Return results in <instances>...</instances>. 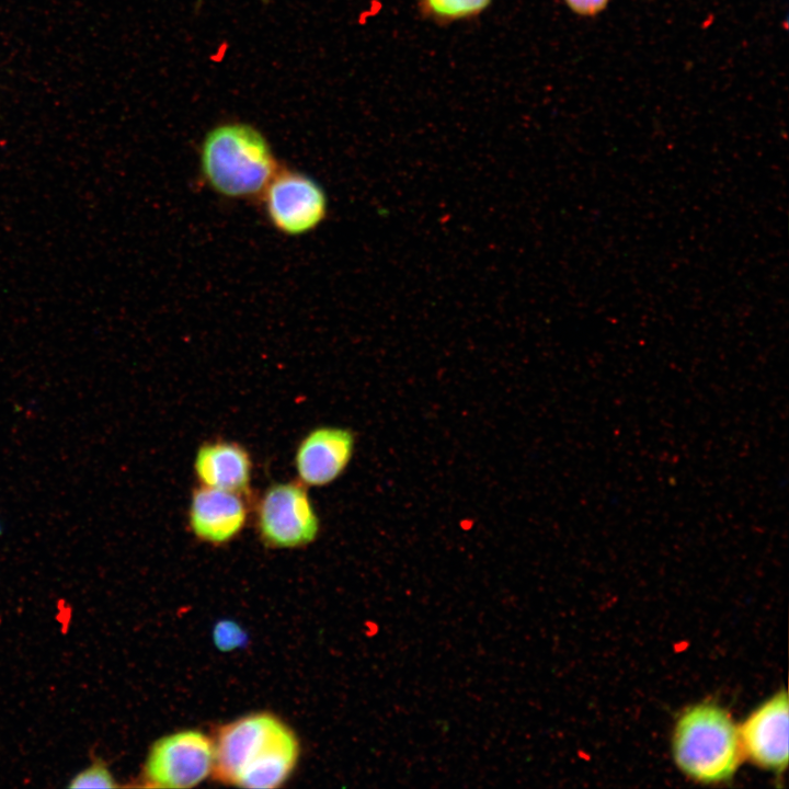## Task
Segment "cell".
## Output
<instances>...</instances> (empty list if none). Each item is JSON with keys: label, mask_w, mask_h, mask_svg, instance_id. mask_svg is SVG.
<instances>
[{"label": "cell", "mask_w": 789, "mask_h": 789, "mask_svg": "<svg viewBox=\"0 0 789 789\" xmlns=\"http://www.w3.org/2000/svg\"><path fill=\"white\" fill-rule=\"evenodd\" d=\"M214 744L216 777L243 788L279 787L294 770L299 756L294 732L266 712L252 713L226 724Z\"/></svg>", "instance_id": "1"}, {"label": "cell", "mask_w": 789, "mask_h": 789, "mask_svg": "<svg viewBox=\"0 0 789 789\" xmlns=\"http://www.w3.org/2000/svg\"><path fill=\"white\" fill-rule=\"evenodd\" d=\"M199 168L217 194L235 199L259 196L278 170L264 135L250 124L222 123L204 137Z\"/></svg>", "instance_id": "2"}, {"label": "cell", "mask_w": 789, "mask_h": 789, "mask_svg": "<svg viewBox=\"0 0 789 789\" xmlns=\"http://www.w3.org/2000/svg\"><path fill=\"white\" fill-rule=\"evenodd\" d=\"M742 753L740 731L719 706L700 704L678 719L673 736L677 766L701 782L727 780L735 773Z\"/></svg>", "instance_id": "3"}, {"label": "cell", "mask_w": 789, "mask_h": 789, "mask_svg": "<svg viewBox=\"0 0 789 789\" xmlns=\"http://www.w3.org/2000/svg\"><path fill=\"white\" fill-rule=\"evenodd\" d=\"M255 517L259 536L273 548L307 546L320 531V519L307 485L299 480L268 485L258 502Z\"/></svg>", "instance_id": "4"}, {"label": "cell", "mask_w": 789, "mask_h": 789, "mask_svg": "<svg viewBox=\"0 0 789 789\" xmlns=\"http://www.w3.org/2000/svg\"><path fill=\"white\" fill-rule=\"evenodd\" d=\"M215 765V744L197 730H183L158 740L145 764L150 787L191 788L206 779Z\"/></svg>", "instance_id": "5"}, {"label": "cell", "mask_w": 789, "mask_h": 789, "mask_svg": "<svg viewBox=\"0 0 789 789\" xmlns=\"http://www.w3.org/2000/svg\"><path fill=\"white\" fill-rule=\"evenodd\" d=\"M262 194L270 222L283 235L308 233L327 216L328 199L323 188L299 171L278 169Z\"/></svg>", "instance_id": "6"}, {"label": "cell", "mask_w": 789, "mask_h": 789, "mask_svg": "<svg viewBox=\"0 0 789 789\" xmlns=\"http://www.w3.org/2000/svg\"><path fill=\"white\" fill-rule=\"evenodd\" d=\"M355 446L352 431L340 426H319L298 443L294 466L298 480L307 487L334 482L348 466Z\"/></svg>", "instance_id": "7"}, {"label": "cell", "mask_w": 789, "mask_h": 789, "mask_svg": "<svg viewBox=\"0 0 789 789\" xmlns=\"http://www.w3.org/2000/svg\"><path fill=\"white\" fill-rule=\"evenodd\" d=\"M788 698L779 691L755 709L740 731L742 748L756 764L781 771L788 763Z\"/></svg>", "instance_id": "8"}, {"label": "cell", "mask_w": 789, "mask_h": 789, "mask_svg": "<svg viewBox=\"0 0 789 789\" xmlns=\"http://www.w3.org/2000/svg\"><path fill=\"white\" fill-rule=\"evenodd\" d=\"M248 507L243 495L199 485L192 492L187 522L201 541L222 545L235 539L244 528Z\"/></svg>", "instance_id": "9"}, {"label": "cell", "mask_w": 789, "mask_h": 789, "mask_svg": "<svg viewBox=\"0 0 789 789\" xmlns=\"http://www.w3.org/2000/svg\"><path fill=\"white\" fill-rule=\"evenodd\" d=\"M251 455L242 445L226 439L203 443L195 453L193 470L199 485L248 494L252 479Z\"/></svg>", "instance_id": "10"}, {"label": "cell", "mask_w": 789, "mask_h": 789, "mask_svg": "<svg viewBox=\"0 0 789 789\" xmlns=\"http://www.w3.org/2000/svg\"><path fill=\"white\" fill-rule=\"evenodd\" d=\"M492 0H418L421 14L445 25L473 19L483 13Z\"/></svg>", "instance_id": "11"}, {"label": "cell", "mask_w": 789, "mask_h": 789, "mask_svg": "<svg viewBox=\"0 0 789 789\" xmlns=\"http://www.w3.org/2000/svg\"><path fill=\"white\" fill-rule=\"evenodd\" d=\"M70 788H114L115 780L103 763H94L78 773L69 784Z\"/></svg>", "instance_id": "12"}, {"label": "cell", "mask_w": 789, "mask_h": 789, "mask_svg": "<svg viewBox=\"0 0 789 789\" xmlns=\"http://www.w3.org/2000/svg\"><path fill=\"white\" fill-rule=\"evenodd\" d=\"M214 639L220 650H231L240 647L245 636L235 622L221 621L214 630Z\"/></svg>", "instance_id": "13"}, {"label": "cell", "mask_w": 789, "mask_h": 789, "mask_svg": "<svg viewBox=\"0 0 789 789\" xmlns=\"http://www.w3.org/2000/svg\"><path fill=\"white\" fill-rule=\"evenodd\" d=\"M563 2L580 16H594L605 10L609 0H563Z\"/></svg>", "instance_id": "14"}, {"label": "cell", "mask_w": 789, "mask_h": 789, "mask_svg": "<svg viewBox=\"0 0 789 789\" xmlns=\"http://www.w3.org/2000/svg\"><path fill=\"white\" fill-rule=\"evenodd\" d=\"M2 529H3V526H2V523L0 522V535L2 534Z\"/></svg>", "instance_id": "15"}]
</instances>
